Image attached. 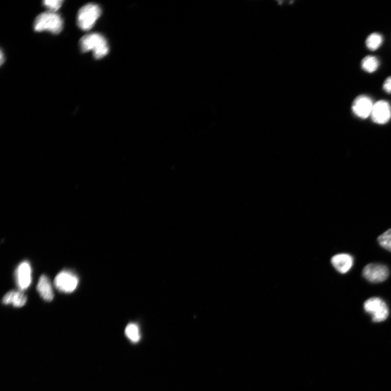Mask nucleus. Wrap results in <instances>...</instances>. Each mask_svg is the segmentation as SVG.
Masks as SVG:
<instances>
[{"instance_id":"nucleus-1","label":"nucleus","mask_w":391,"mask_h":391,"mask_svg":"<svg viewBox=\"0 0 391 391\" xmlns=\"http://www.w3.org/2000/svg\"><path fill=\"white\" fill-rule=\"evenodd\" d=\"M80 47L84 53L93 51L95 59H100L108 55L109 45L105 38L99 33H91L83 36L80 41Z\"/></svg>"},{"instance_id":"nucleus-2","label":"nucleus","mask_w":391,"mask_h":391,"mask_svg":"<svg viewBox=\"0 0 391 391\" xmlns=\"http://www.w3.org/2000/svg\"><path fill=\"white\" fill-rule=\"evenodd\" d=\"M33 26L37 32L49 31L58 34L63 29V21L58 14L48 11L38 15Z\"/></svg>"},{"instance_id":"nucleus-3","label":"nucleus","mask_w":391,"mask_h":391,"mask_svg":"<svg viewBox=\"0 0 391 391\" xmlns=\"http://www.w3.org/2000/svg\"><path fill=\"white\" fill-rule=\"evenodd\" d=\"M101 14L100 7L96 4H88L84 6L79 10L77 17L78 26L83 30L91 29Z\"/></svg>"},{"instance_id":"nucleus-4","label":"nucleus","mask_w":391,"mask_h":391,"mask_svg":"<svg viewBox=\"0 0 391 391\" xmlns=\"http://www.w3.org/2000/svg\"><path fill=\"white\" fill-rule=\"evenodd\" d=\"M364 309L367 312L371 314L374 323L385 321L389 315L387 304L378 297H372L367 300L364 303Z\"/></svg>"},{"instance_id":"nucleus-5","label":"nucleus","mask_w":391,"mask_h":391,"mask_svg":"<svg viewBox=\"0 0 391 391\" xmlns=\"http://www.w3.org/2000/svg\"><path fill=\"white\" fill-rule=\"evenodd\" d=\"M79 279L71 271L64 270L59 273L54 280V285L60 292L69 294L74 292L78 288Z\"/></svg>"},{"instance_id":"nucleus-6","label":"nucleus","mask_w":391,"mask_h":391,"mask_svg":"<svg viewBox=\"0 0 391 391\" xmlns=\"http://www.w3.org/2000/svg\"><path fill=\"white\" fill-rule=\"evenodd\" d=\"M389 273L387 266L379 264L367 265L364 267L363 272L364 277L373 283L385 281L388 277Z\"/></svg>"},{"instance_id":"nucleus-7","label":"nucleus","mask_w":391,"mask_h":391,"mask_svg":"<svg viewBox=\"0 0 391 391\" xmlns=\"http://www.w3.org/2000/svg\"><path fill=\"white\" fill-rule=\"evenodd\" d=\"M373 105L371 97L360 95L352 102L351 110L357 117L365 119L371 116Z\"/></svg>"},{"instance_id":"nucleus-8","label":"nucleus","mask_w":391,"mask_h":391,"mask_svg":"<svg viewBox=\"0 0 391 391\" xmlns=\"http://www.w3.org/2000/svg\"><path fill=\"white\" fill-rule=\"evenodd\" d=\"M372 121L377 124L384 125L391 118V105L385 100L374 103L371 114Z\"/></svg>"},{"instance_id":"nucleus-9","label":"nucleus","mask_w":391,"mask_h":391,"mask_svg":"<svg viewBox=\"0 0 391 391\" xmlns=\"http://www.w3.org/2000/svg\"><path fill=\"white\" fill-rule=\"evenodd\" d=\"M15 279L20 291L26 290L32 282V268L27 261H24L18 266L15 271Z\"/></svg>"},{"instance_id":"nucleus-10","label":"nucleus","mask_w":391,"mask_h":391,"mask_svg":"<svg viewBox=\"0 0 391 391\" xmlns=\"http://www.w3.org/2000/svg\"><path fill=\"white\" fill-rule=\"evenodd\" d=\"M331 262L337 271L344 274L350 270L353 264V259L348 254H339L334 256Z\"/></svg>"},{"instance_id":"nucleus-11","label":"nucleus","mask_w":391,"mask_h":391,"mask_svg":"<svg viewBox=\"0 0 391 391\" xmlns=\"http://www.w3.org/2000/svg\"><path fill=\"white\" fill-rule=\"evenodd\" d=\"M37 289L44 301L51 302L53 300L54 294H53L52 285L49 278L45 275H43L40 277Z\"/></svg>"},{"instance_id":"nucleus-12","label":"nucleus","mask_w":391,"mask_h":391,"mask_svg":"<svg viewBox=\"0 0 391 391\" xmlns=\"http://www.w3.org/2000/svg\"><path fill=\"white\" fill-rule=\"evenodd\" d=\"M27 297L21 291H11L3 297L2 302L4 304H11L14 307L21 308L25 305Z\"/></svg>"},{"instance_id":"nucleus-13","label":"nucleus","mask_w":391,"mask_h":391,"mask_svg":"<svg viewBox=\"0 0 391 391\" xmlns=\"http://www.w3.org/2000/svg\"><path fill=\"white\" fill-rule=\"evenodd\" d=\"M380 65L379 59L374 56H367L362 60L361 66L363 70L369 74H372L378 70Z\"/></svg>"},{"instance_id":"nucleus-14","label":"nucleus","mask_w":391,"mask_h":391,"mask_svg":"<svg viewBox=\"0 0 391 391\" xmlns=\"http://www.w3.org/2000/svg\"><path fill=\"white\" fill-rule=\"evenodd\" d=\"M384 41L382 35L378 32L370 34L366 40V46L368 49L371 51L377 50L381 47Z\"/></svg>"},{"instance_id":"nucleus-15","label":"nucleus","mask_w":391,"mask_h":391,"mask_svg":"<svg viewBox=\"0 0 391 391\" xmlns=\"http://www.w3.org/2000/svg\"><path fill=\"white\" fill-rule=\"evenodd\" d=\"M125 334L128 338L133 342H137L140 339L139 328L135 324L128 325L126 328Z\"/></svg>"},{"instance_id":"nucleus-16","label":"nucleus","mask_w":391,"mask_h":391,"mask_svg":"<svg viewBox=\"0 0 391 391\" xmlns=\"http://www.w3.org/2000/svg\"><path fill=\"white\" fill-rule=\"evenodd\" d=\"M378 241L381 247L391 252V229L379 236Z\"/></svg>"},{"instance_id":"nucleus-17","label":"nucleus","mask_w":391,"mask_h":391,"mask_svg":"<svg viewBox=\"0 0 391 391\" xmlns=\"http://www.w3.org/2000/svg\"><path fill=\"white\" fill-rule=\"evenodd\" d=\"M63 2L62 0H47L43 2V5L50 12L55 13L62 6Z\"/></svg>"},{"instance_id":"nucleus-18","label":"nucleus","mask_w":391,"mask_h":391,"mask_svg":"<svg viewBox=\"0 0 391 391\" xmlns=\"http://www.w3.org/2000/svg\"><path fill=\"white\" fill-rule=\"evenodd\" d=\"M382 89L385 93L391 95V76L388 77L383 83Z\"/></svg>"},{"instance_id":"nucleus-19","label":"nucleus","mask_w":391,"mask_h":391,"mask_svg":"<svg viewBox=\"0 0 391 391\" xmlns=\"http://www.w3.org/2000/svg\"><path fill=\"white\" fill-rule=\"evenodd\" d=\"M1 59H0V60H1V65H2L3 64V63L4 62L5 59H4V55L3 51H1Z\"/></svg>"}]
</instances>
